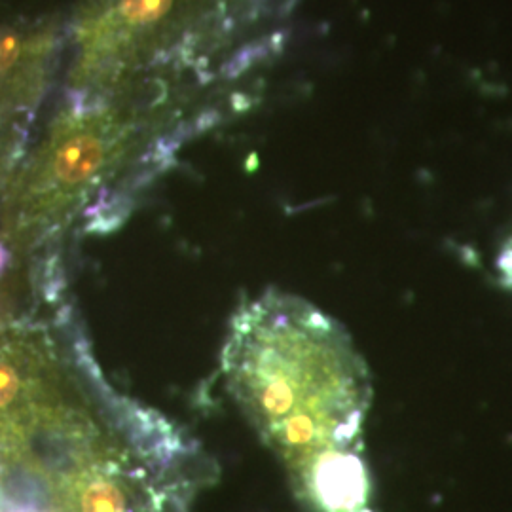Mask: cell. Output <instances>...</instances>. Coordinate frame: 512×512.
Returning <instances> with one entry per match:
<instances>
[{"instance_id":"obj_1","label":"cell","mask_w":512,"mask_h":512,"mask_svg":"<svg viewBox=\"0 0 512 512\" xmlns=\"http://www.w3.org/2000/svg\"><path fill=\"white\" fill-rule=\"evenodd\" d=\"M220 363L302 511L376 512L365 452L374 391L348 330L300 296L266 291L239 306Z\"/></svg>"},{"instance_id":"obj_6","label":"cell","mask_w":512,"mask_h":512,"mask_svg":"<svg viewBox=\"0 0 512 512\" xmlns=\"http://www.w3.org/2000/svg\"><path fill=\"white\" fill-rule=\"evenodd\" d=\"M6 260H8V253H6V249L0 245V272H2L4 266H6Z\"/></svg>"},{"instance_id":"obj_4","label":"cell","mask_w":512,"mask_h":512,"mask_svg":"<svg viewBox=\"0 0 512 512\" xmlns=\"http://www.w3.org/2000/svg\"><path fill=\"white\" fill-rule=\"evenodd\" d=\"M21 391V378L18 370L0 361V408L14 403Z\"/></svg>"},{"instance_id":"obj_3","label":"cell","mask_w":512,"mask_h":512,"mask_svg":"<svg viewBox=\"0 0 512 512\" xmlns=\"http://www.w3.org/2000/svg\"><path fill=\"white\" fill-rule=\"evenodd\" d=\"M126 131L118 120L99 110L82 109L76 126L57 141L52 158L55 184L82 198L101 181L124 148Z\"/></svg>"},{"instance_id":"obj_5","label":"cell","mask_w":512,"mask_h":512,"mask_svg":"<svg viewBox=\"0 0 512 512\" xmlns=\"http://www.w3.org/2000/svg\"><path fill=\"white\" fill-rule=\"evenodd\" d=\"M497 270L503 277V281L512 289V232L511 236L505 241L501 253L497 256Z\"/></svg>"},{"instance_id":"obj_2","label":"cell","mask_w":512,"mask_h":512,"mask_svg":"<svg viewBox=\"0 0 512 512\" xmlns=\"http://www.w3.org/2000/svg\"><path fill=\"white\" fill-rule=\"evenodd\" d=\"M194 0H99L78 27L82 80L99 82L139 65L190 19Z\"/></svg>"}]
</instances>
